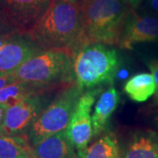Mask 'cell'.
<instances>
[{
  "label": "cell",
  "instance_id": "obj_3",
  "mask_svg": "<svg viewBox=\"0 0 158 158\" xmlns=\"http://www.w3.org/2000/svg\"><path fill=\"white\" fill-rule=\"evenodd\" d=\"M75 54L69 48L42 50L11 75L16 82H24L58 89L74 83Z\"/></svg>",
  "mask_w": 158,
  "mask_h": 158
},
{
  "label": "cell",
  "instance_id": "obj_23",
  "mask_svg": "<svg viewBox=\"0 0 158 158\" xmlns=\"http://www.w3.org/2000/svg\"><path fill=\"white\" fill-rule=\"evenodd\" d=\"M127 3H128V5H129L131 7H133V8H135L137 6L140 5V3H141L142 0H125Z\"/></svg>",
  "mask_w": 158,
  "mask_h": 158
},
{
  "label": "cell",
  "instance_id": "obj_13",
  "mask_svg": "<svg viewBox=\"0 0 158 158\" xmlns=\"http://www.w3.org/2000/svg\"><path fill=\"white\" fill-rule=\"evenodd\" d=\"M119 102V94L114 86H110L98 98L92 115L94 136L99 135L107 128L109 119Z\"/></svg>",
  "mask_w": 158,
  "mask_h": 158
},
{
  "label": "cell",
  "instance_id": "obj_8",
  "mask_svg": "<svg viewBox=\"0 0 158 158\" xmlns=\"http://www.w3.org/2000/svg\"><path fill=\"white\" fill-rule=\"evenodd\" d=\"M98 90L92 89L84 92L74 111L66 133L77 151L85 149L94 137L90 112Z\"/></svg>",
  "mask_w": 158,
  "mask_h": 158
},
{
  "label": "cell",
  "instance_id": "obj_26",
  "mask_svg": "<svg viewBox=\"0 0 158 158\" xmlns=\"http://www.w3.org/2000/svg\"><path fill=\"white\" fill-rule=\"evenodd\" d=\"M6 76H8V75H4V74L0 73V77H6Z\"/></svg>",
  "mask_w": 158,
  "mask_h": 158
},
{
  "label": "cell",
  "instance_id": "obj_9",
  "mask_svg": "<svg viewBox=\"0 0 158 158\" xmlns=\"http://www.w3.org/2000/svg\"><path fill=\"white\" fill-rule=\"evenodd\" d=\"M40 51L27 34H12L0 50V73L11 75Z\"/></svg>",
  "mask_w": 158,
  "mask_h": 158
},
{
  "label": "cell",
  "instance_id": "obj_15",
  "mask_svg": "<svg viewBox=\"0 0 158 158\" xmlns=\"http://www.w3.org/2000/svg\"><path fill=\"white\" fill-rule=\"evenodd\" d=\"M157 90V85L152 74L140 73L133 76L124 85V91L133 101H147Z\"/></svg>",
  "mask_w": 158,
  "mask_h": 158
},
{
  "label": "cell",
  "instance_id": "obj_7",
  "mask_svg": "<svg viewBox=\"0 0 158 158\" xmlns=\"http://www.w3.org/2000/svg\"><path fill=\"white\" fill-rule=\"evenodd\" d=\"M51 0H0V18L19 34H27Z\"/></svg>",
  "mask_w": 158,
  "mask_h": 158
},
{
  "label": "cell",
  "instance_id": "obj_1",
  "mask_svg": "<svg viewBox=\"0 0 158 158\" xmlns=\"http://www.w3.org/2000/svg\"><path fill=\"white\" fill-rule=\"evenodd\" d=\"M82 12L75 0H51L44 14L27 34L41 50L69 48L76 53Z\"/></svg>",
  "mask_w": 158,
  "mask_h": 158
},
{
  "label": "cell",
  "instance_id": "obj_27",
  "mask_svg": "<svg viewBox=\"0 0 158 158\" xmlns=\"http://www.w3.org/2000/svg\"><path fill=\"white\" fill-rule=\"evenodd\" d=\"M156 96H157V98H158V89H157V91H156Z\"/></svg>",
  "mask_w": 158,
  "mask_h": 158
},
{
  "label": "cell",
  "instance_id": "obj_19",
  "mask_svg": "<svg viewBox=\"0 0 158 158\" xmlns=\"http://www.w3.org/2000/svg\"><path fill=\"white\" fill-rule=\"evenodd\" d=\"M148 66L150 69L153 77L156 80V83L158 86V59H151L148 62Z\"/></svg>",
  "mask_w": 158,
  "mask_h": 158
},
{
  "label": "cell",
  "instance_id": "obj_6",
  "mask_svg": "<svg viewBox=\"0 0 158 158\" xmlns=\"http://www.w3.org/2000/svg\"><path fill=\"white\" fill-rule=\"evenodd\" d=\"M49 92L26 97L6 110L2 135L27 136L34 121L51 102Z\"/></svg>",
  "mask_w": 158,
  "mask_h": 158
},
{
  "label": "cell",
  "instance_id": "obj_25",
  "mask_svg": "<svg viewBox=\"0 0 158 158\" xmlns=\"http://www.w3.org/2000/svg\"><path fill=\"white\" fill-rule=\"evenodd\" d=\"M10 36H7V37H0V50H1V48L4 47V45L6 43V41H7V40L9 38Z\"/></svg>",
  "mask_w": 158,
  "mask_h": 158
},
{
  "label": "cell",
  "instance_id": "obj_18",
  "mask_svg": "<svg viewBox=\"0 0 158 158\" xmlns=\"http://www.w3.org/2000/svg\"><path fill=\"white\" fill-rule=\"evenodd\" d=\"M17 34L0 18V37H7L12 34Z\"/></svg>",
  "mask_w": 158,
  "mask_h": 158
},
{
  "label": "cell",
  "instance_id": "obj_2",
  "mask_svg": "<svg viewBox=\"0 0 158 158\" xmlns=\"http://www.w3.org/2000/svg\"><path fill=\"white\" fill-rule=\"evenodd\" d=\"M129 10L124 0H93L81 8L82 30L76 53L91 44L118 46Z\"/></svg>",
  "mask_w": 158,
  "mask_h": 158
},
{
  "label": "cell",
  "instance_id": "obj_20",
  "mask_svg": "<svg viewBox=\"0 0 158 158\" xmlns=\"http://www.w3.org/2000/svg\"><path fill=\"white\" fill-rule=\"evenodd\" d=\"M9 106H10L8 104L0 103V135H2V128H3V124H4L5 115H6V110Z\"/></svg>",
  "mask_w": 158,
  "mask_h": 158
},
{
  "label": "cell",
  "instance_id": "obj_4",
  "mask_svg": "<svg viewBox=\"0 0 158 158\" xmlns=\"http://www.w3.org/2000/svg\"><path fill=\"white\" fill-rule=\"evenodd\" d=\"M119 66L120 58L115 48L103 44L85 46L75 55V82L83 90L112 84Z\"/></svg>",
  "mask_w": 158,
  "mask_h": 158
},
{
  "label": "cell",
  "instance_id": "obj_28",
  "mask_svg": "<svg viewBox=\"0 0 158 158\" xmlns=\"http://www.w3.org/2000/svg\"><path fill=\"white\" fill-rule=\"evenodd\" d=\"M34 158H35V157H34Z\"/></svg>",
  "mask_w": 158,
  "mask_h": 158
},
{
  "label": "cell",
  "instance_id": "obj_14",
  "mask_svg": "<svg viewBox=\"0 0 158 158\" xmlns=\"http://www.w3.org/2000/svg\"><path fill=\"white\" fill-rule=\"evenodd\" d=\"M77 158H122L118 140L113 134H106L85 149L77 151Z\"/></svg>",
  "mask_w": 158,
  "mask_h": 158
},
{
  "label": "cell",
  "instance_id": "obj_24",
  "mask_svg": "<svg viewBox=\"0 0 158 158\" xmlns=\"http://www.w3.org/2000/svg\"><path fill=\"white\" fill-rule=\"evenodd\" d=\"M77 4H78V6H80V8H83L84 6H85L86 5H88L89 3H90L91 1H93V0H75Z\"/></svg>",
  "mask_w": 158,
  "mask_h": 158
},
{
  "label": "cell",
  "instance_id": "obj_16",
  "mask_svg": "<svg viewBox=\"0 0 158 158\" xmlns=\"http://www.w3.org/2000/svg\"><path fill=\"white\" fill-rule=\"evenodd\" d=\"M27 136L0 135V158H34Z\"/></svg>",
  "mask_w": 158,
  "mask_h": 158
},
{
  "label": "cell",
  "instance_id": "obj_5",
  "mask_svg": "<svg viewBox=\"0 0 158 158\" xmlns=\"http://www.w3.org/2000/svg\"><path fill=\"white\" fill-rule=\"evenodd\" d=\"M83 91L74 82L57 93L27 132V137L31 146L67 129Z\"/></svg>",
  "mask_w": 158,
  "mask_h": 158
},
{
  "label": "cell",
  "instance_id": "obj_12",
  "mask_svg": "<svg viewBox=\"0 0 158 158\" xmlns=\"http://www.w3.org/2000/svg\"><path fill=\"white\" fill-rule=\"evenodd\" d=\"M122 158H158V132L139 130L129 138Z\"/></svg>",
  "mask_w": 158,
  "mask_h": 158
},
{
  "label": "cell",
  "instance_id": "obj_10",
  "mask_svg": "<svg viewBox=\"0 0 158 158\" xmlns=\"http://www.w3.org/2000/svg\"><path fill=\"white\" fill-rule=\"evenodd\" d=\"M158 41V18L140 16L130 9L118 48L133 49L137 43Z\"/></svg>",
  "mask_w": 158,
  "mask_h": 158
},
{
  "label": "cell",
  "instance_id": "obj_11",
  "mask_svg": "<svg viewBox=\"0 0 158 158\" xmlns=\"http://www.w3.org/2000/svg\"><path fill=\"white\" fill-rule=\"evenodd\" d=\"M32 149L35 158H77L66 130L46 138L32 146Z\"/></svg>",
  "mask_w": 158,
  "mask_h": 158
},
{
  "label": "cell",
  "instance_id": "obj_17",
  "mask_svg": "<svg viewBox=\"0 0 158 158\" xmlns=\"http://www.w3.org/2000/svg\"><path fill=\"white\" fill-rule=\"evenodd\" d=\"M52 90V89H48L40 85L24 82H16L0 90V103L12 106L26 97L36 93L51 92Z\"/></svg>",
  "mask_w": 158,
  "mask_h": 158
},
{
  "label": "cell",
  "instance_id": "obj_21",
  "mask_svg": "<svg viewBox=\"0 0 158 158\" xmlns=\"http://www.w3.org/2000/svg\"><path fill=\"white\" fill-rule=\"evenodd\" d=\"M14 83H16V81L11 75H8L6 77H0V90Z\"/></svg>",
  "mask_w": 158,
  "mask_h": 158
},
{
  "label": "cell",
  "instance_id": "obj_22",
  "mask_svg": "<svg viewBox=\"0 0 158 158\" xmlns=\"http://www.w3.org/2000/svg\"><path fill=\"white\" fill-rule=\"evenodd\" d=\"M147 5L151 11L158 13V0H147Z\"/></svg>",
  "mask_w": 158,
  "mask_h": 158
}]
</instances>
